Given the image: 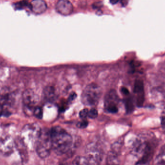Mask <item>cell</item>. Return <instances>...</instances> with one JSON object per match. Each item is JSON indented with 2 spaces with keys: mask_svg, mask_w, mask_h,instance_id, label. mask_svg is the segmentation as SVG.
I'll return each instance as SVG.
<instances>
[{
  "mask_svg": "<svg viewBox=\"0 0 165 165\" xmlns=\"http://www.w3.org/2000/svg\"><path fill=\"white\" fill-rule=\"evenodd\" d=\"M89 111V110L87 109H82L81 111H80V113H79L80 117L83 120H85V119L86 118V117H88Z\"/></svg>",
  "mask_w": 165,
  "mask_h": 165,
  "instance_id": "21",
  "label": "cell"
},
{
  "mask_svg": "<svg viewBox=\"0 0 165 165\" xmlns=\"http://www.w3.org/2000/svg\"><path fill=\"white\" fill-rule=\"evenodd\" d=\"M118 97L115 90H111L105 97L104 106L107 112L111 113H115L118 112Z\"/></svg>",
  "mask_w": 165,
  "mask_h": 165,
  "instance_id": "7",
  "label": "cell"
},
{
  "mask_svg": "<svg viewBox=\"0 0 165 165\" xmlns=\"http://www.w3.org/2000/svg\"><path fill=\"white\" fill-rule=\"evenodd\" d=\"M15 147V140L10 136H5L0 139V151L5 155L11 154Z\"/></svg>",
  "mask_w": 165,
  "mask_h": 165,
  "instance_id": "8",
  "label": "cell"
},
{
  "mask_svg": "<svg viewBox=\"0 0 165 165\" xmlns=\"http://www.w3.org/2000/svg\"><path fill=\"white\" fill-rule=\"evenodd\" d=\"M121 92L122 93L124 94L125 95H129V91H128V89L126 88V87H122L121 88Z\"/></svg>",
  "mask_w": 165,
  "mask_h": 165,
  "instance_id": "25",
  "label": "cell"
},
{
  "mask_svg": "<svg viewBox=\"0 0 165 165\" xmlns=\"http://www.w3.org/2000/svg\"><path fill=\"white\" fill-rule=\"evenodd\" d=\"M73 5L67 0H60L57 3L56 9L57 12L63 16H69L73 11Z\"/></svg>",
  "mask_w": 165,
  "mask_h": 165,
  "instance_id": "9",
  "label": "cell"
},
{
  "mask_svg": "<svg viewBox=\"0 0 165 165\" xmlns=\"http://www.w3.org/2000/svg\"><path fill=\"white\" fill-rule=\"evenodd\" d=\"M60 165H65V164H63V163H62V164H60Z\"/></svg>",
  "mask_w": 165,
  "mask_h": 165,
  "instance_id": "28",
  "label": "cell"
},
{
  "mask_svg": "<svg viewBox=\"0 0 165 165\" xmlns=\"http://www.w3.org/2000/svg\"><path fill=\"white\" fill-rule=\"evenodd\" d=\"M41 130L36 123L27 124L23 127L21 133V139L28 149L35 148Z\"/></svg>",
  "mask_w": 165,
  "mask_h": 165,
  "instance_id": "2",
  "label": "cell"
},
{
  "mask_svg": "<svg viewBox=\"0 0 165 165\" xmlns=\"http://www.w3.org/2000/svg\"><path fill=\"white\" fill-rule=\"evenodd\" d=\"M44 97L48 101L52 102L56 99L57 96L56 90L52 86H48L46 87L44 90Z\"/></svg>",
  "mask_w": 165,
  "mask_h": 165,
  "instance_id": "12",
  "label": "cell"
},
{
  "mask_svg": "<svg viewBox=\"0 0 165 165\" xmlns=\"http://www.w3.org/2000/svg\"><path fill=\"white\" fill-rule=\"evenodd\" d=\"M31 10L36 14H41L46 11L47 5L45 2L42 0H34L31 3Z\"/></svg>",
  "mask_w": 165,
  "mask_h": 165,
  "instance_id": "11",
  "label": "cell"
},
{
  "mask_svg": "<svg viewBox=\"0 0 165 165\" xmlns=\"http://www.w3.org/2000/svg\"><path fill=\"white\" fill-rule=\"evenodd\" d=\"M14 7L16 10H22L26 8H29L31 9V3H29L28 2L24 1L18 2L13 4Z\"/></svg>",
  "mask_w": 165,
  "mask_h": 165,
  "instance_id": "15",
  "label": "cell"
},
{
  "mask_svg": "<svg viewBox=\"0 0 165 165\" xmlns=\"http://www.w3.org/2000/svg\"><path fill=\"white\" fill-rule=\"evenodd\" d=\"M76 94L74 93H71L70 96H69L68 98V101L69 102H71L72 101H73V100L76 99Z\"/></svg>",
  "mask_w": 165,
  "mask_h": 165,
  "instance_id": "23",
  "label": "cell"
},
{
  "mask_svg": "<svg viewBox=\"0 0 165 165\" xmlns=\"http://www.w3.org/2000/svg\"><path fill=\"white\" fill-rule=\"evenodd\" d=\"M98 115V113L97 109L94 108H93L89 111L88 117L90 118L95 119L97 117Z\"/></svg>",
  "mask_w": 165,
  "mask_h": 165,
  "instance_id": "20",
  "label": "cell"
},
{
  "mask_svg": "<svg viewBox=\"0 0 165 165\" xmlns=\"http://www.w3.org/2000/svg\"><path fill=\"white\" fill-rule=\"evenodd\" d=\"M22 100L26 113L33 114L34 109L39 101L38 96L31 89H27L23 93Z\"/></svg>",
  "mask_w": 165,
  "mask_h": 165,
  "instance_id": "6",
  "label": "cell"
},
{
  "mask_svg": "<svg viewBox=\"0 0 165 165\" xmlns=\"http://www.w3.org/2000/svg\"><path fill=\"white\" fill-rule=\"evenodd\" d=\"M134 92L137 94L144 93V83L142 80L138 79L134 84Z\"/></svg>",
  "mask_w": 165,
  "mask_h": 165,
  "instance_id": "14",
  "label": "cell"
},
{
  "mask_svg": "<svg viewBox=\"0 0 165 165\" xmlns=\"http://www.w3.org/2000/svg\"><path fill=\"white\" fill-rule=\"evenodd\" d=\"M102 2H97L93 4V7L94 8L96 9L98 8H99V7H102Z\"/></svg>",
  "mask_w": 165,
  "mask_h": 165,
  "instance_id": "24",
  "label": "cell"
},
{
  "mask_svg": "<svg viewBox=\"0 0 165 165\" xmlns=\"http://www.w3.org/2000/svg\"><path fill=\"white\" fill-rule=\"evenodd\" d=\"M144 93H139L137 94L136 99L137 105L139 107H141L144 104Z\"/></svg>",
  "mask_w": 165,
  "mask_h": 165,
  "instance_id": "19",
  "label": "cell"
},
{
  "mask_svg": "<svg viewBox=\"0 0 165 165\" xmlns=\"http://www.w3.org/2000/svg\"><path fill=\"white\" fill-rule=\"evenodd\" d=\"M35 150L37 154L41 158H46L50 154L52 150V143L50 130L47 128L41 130L35 146Z\"/></svg>",
  "mask_w": 165,
  "mask_h": 165,
  "instance_id": "3",
  "label": "cell"
},
{
  "mask_svg": "<svg viewBox=\"0 0 165 165\" xmlns=\"http://www.w3.org/2000/svg\"><path fill=\"white\" fill-rule=\"evenodd\" d=\"M119 154L111 151L106 158V164L110 165H119Z\"/></svg>",
  "mask_w": 165,
  "mask_h": 165,
  "instance_id": "13",
  "label": "cell"
},
{
  "mask_svg": "<svg viewBox=\"0 0 165 165\" xmlns=\"http://www.w3.org/2000/svg\"><path fill=\"white\" fill-rule=\"evenodd\" d=\"M85 158L89 165H100L103 158V151L96 143H89L85 151Z\"/></svg>",
  "mask_w": 165,
  "mask_h": 165,
  "instance_id": "5",
  "label": "cell"
},
{
  "mask_svg": "<svg viewBox=\"0 0 165 165\" xmlns=\"http://www.w3.org/2000/svg\"><path fill=\"white\" fill-rule=\"evenodd\" d=\"M33 114L37 118L41 119L43 117V111L42 108L40 106L35 107L34 109Z\"/></svg>",
  "mask_w": 165,
  "mask_h": 165,
  "instance_id": "18",
  "label": "cell"
},
{
  "mask_svg": "<svg viewBox=\"0 0 165 165\" xmlns=\"http://www.w3.org/2000/svg\"><path fill=\"white\" fill-rule=\"evenodd\" d=\"M102 96L101 87L95 83H91L85 88L82 93L81 101L85 105L96 106Z\"/></svg>",
  "mask_w": 165,
  "mask_h": 165,
  "instance_id": "4",
  "label": "cell"
},
{
  "mask_svg": "<svg viewBox=\"0 0 165 165\" xmlns=\"http://www.w3.org/2000/svg\"><path fill=\"white\" fill-rule=\"evenodd\" d=\"M106 165H108V164H106Z\"/></svg>",
  "mask_w": 165,
  "mask_h": 165,
  "instance_id": "29",
  "label": "cell"
},
{
  "mask_svg": "<svg viewBox=\"0 0 165 165\" xmlns=\"http://www.w3.org/2000/svg\"><path fill=\"white\" fill-rule=\"evenodd\" d=\"M51 131L52 150L55 153L61 156L69 151L73 140L70 134L59 126L53 127Z\"/></svg>",
  "mask_w": 165,
  "mask_h": 165,
  "instance_id": "1",
  "label": "cell"
},
{
  "mask_svg": "<svg viewBox=\"0 0 165 165\" xmlns=\"http://www.w3.org/2000/svg\"><path fill=\"white\" fill-rule=\"evenodd\" d=\"M15 147L19 153V155L23 164H25L27 162L29 159V155L28 152V149L26 145L22 140L21 137H17L15 140Z\"/></svg>",
  "mask_w": 165,
  "mask_h": 165,
  "instance_id": "10",
  "label": "cell"
},
{
  "mask_svg": "<svg viewBox=\"0 0 165 165\" xmlns=\"http://www.w3.org/2000/svg\"><path fill=\"white\" fill-rule=\"evenodd\" d=\"M126 108L128 113H131L134 110V104L131 98H128L126 100Z\"/></svg>",
  "mask_w": 165,
  "mask_h": 165,
  "instance_id": "17",
  "label": "cell"
},
{
  "mask_svg": "<svg viewBox=\"0 0 165 165\" xmlns=\"http://www.w3.org/2000/svg\"><path fill=\"white\" fill-rule=\"evenodd\" d=\"M118 1H116V0H113V1H111L110 2H111L112 4H115L116 2H117Z\"/></svg>",
  "mask_w": 165,
  "mask_h": 165,
  "instance_id": "27",
  "label": "cell"
},
{
  "mask_svg": "<svg viewBox=\"0 0 165 165\" xmlns=\"http://www.w3.org/2000/svg\"><path fill=\"white\" fill-rule=\"evenodd\" d=\"M88 125V122L86 120H83L82 121L79 122L77 124V127L79 128H85L87 127Z\"/></svg>",
  "mask_w": 165,
  "mask_h": 165,
  "instance_id": "22",
  "label": "cell"
},
{
  "mask_svg": "<svg viewBox=\"0 0 165 165\" xmlns=\"http://www.w3.org/2000/svg\"><path fill=\"white\" fill-rule=\"evenodd\" d=\"M161 124L163 126H165V117L162 118Z\"/></svg>",
  "mask_w": 165,
  "mask_h": 165,
  "instance_id": "26",
  "label": "cell"
},
{
  "mask_svg": "<svg viewBox=\"0 0 165 165\" xmlns=\"http://www.w3.org/2000/svg\"><path fill=\"white\" fill-rule=\"evenodd\" d=\"M71 165H89L85 157L78 156L73 160Z\"/></svg>",
  "mask_w": 165,
  "mask_h": 165,
  "instance_id": "16",
  "label": "cell"
}]
</instances>
